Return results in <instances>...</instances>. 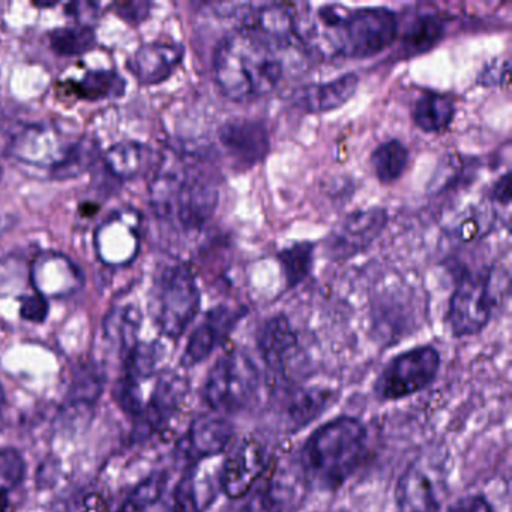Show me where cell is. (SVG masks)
<instances>
[{"label":"cell","instance_id":"obj_1","mask_svg":"<svg viewBox=\"0 0 512 512\" xmlns=\"http://www.w3.org/2000/svg\"><path fill=\"white\" fill-rule=\"evenodd\" d=\"M400 32L397 14L388 8L350 11L322 5L296 20V40L325 59H368L392 46Z\"/></svg>","mask_w":512,"mask_h":512},{"label":"cell","instance_id":"obj_2","mask_svg":"<svg viewBox=\"0 0 512 512\" xmlns=\"http://www.w3.org/2000/svg\"><path fill=\"white\" fill-rule=\"evenodd\" d=\"M284 70L281 46L248 26L227 34L212 56L215 83L233 103L271 94L284 79Z\"/></svg>","mask_w":512,"mask_h":512},{"label":"cell","instance_id":"obj_3","mask_svg":"<svg viewBox=\"0 0 512 512\" xmlns=\"http://www.w3.org/2000/svg\"><path fill=\"white\" fill-rule=\"evenodd\" d=\"M370 436L355 416H338L314 430L301 449V464L320 490L343 487L368 460Z\"/></svg>","mask_w":512,"mask_h":512},{"label":"cell","instance_id":"obj_4","mask_svg":"<svg viewBox=\"0 0 512 512\" xmlns=\"http://www.w3.org/2000/svg\"><path fill=\"white\" fill-rule=\"evenodd\" d=\"M202 305V293L193 269L185 263L166 266L155 278L151 314L161 334L178 340L194 322Z\"/></svg>","mask_w":512,"mask_h":512},{"label":"cell","instance_id":"obj_5","mask_svg":"<svg viewBox=\"0 0 512 512\" xmlns=\"http://www.w3.org/2000/svg\"><path fill=\"white\" fill-rule=\"evenodd\" d=\"M259 388V368L253 359L242 350H232L209 370L203 398L215 413L229 415L247 409L256 400Z\"/></svg>","mask_w":512,"mask_h":512},{"label":"cell","instance_id":"obj_6","mask_svg":"<svg viewBox=\"0 0 512 512\" xmlns=\"http://www.w3.org/2000/svg\"><path fill=\"white\" fill-rule=\"evenodd\" d=\"M218 202L220 190L214 173L199 157L188 154L167 221L178 224L185 232H197L214 217Z\"/></svg>","mask_w":512,"mask_h":512},{"label":"cell","instance_id":"obj_7","mask_svg":"<svg viewBox=\"0 0 512 512\" xmlns=\"http://www.w3.org/2000/svg\"><path fill=\"white\" fill-rule=\"evenodd\" d=\"M494 269L466 272L449 299L448 323L457 338L479 334L490 322L496 307Z\"/></svg>","mask_w":512,"mask_h":512},{"label":"cell","instance_id":"obj_8","mask_svg":"<svg viewBox=\"0 0 512 512\" xmlns=\"http://www.w3.org/2000/svg\"><path fill=\"white\" fill-rule=\"evenodd\" d=\"M440 353L433 346H419L392 358L374 383L379 401H398L427 389L440 370Z\"/></svg>","mask_w":512,"mask_h":512},{"label":"cell","instance_id":"obj_9","mask_svg":"<svg viewBox=\"0 0 512 512\" xmlns=\"http://www.w3.org/2000/svg\"><path fill=\"white\" fill-rule=\"evenodd\" d=\"M79 137H71L59 125L32 124L16 134L8 145V151L16 160L50 172L67 160Z\"/></svg>","mask_w":512,"mask_h":512},{"label":"cell","instance_id":"obj_10","mask_svg":"<svg viewBox=\"0 0 512 512\" xmlns=\"http://www.w3.org/2000/svg\"><path fill=\"white\" fill-rule=\"evenodd\" d=\"M386 224L388 212L379 206L353 211L344 217L326 239V256L340 262L364 253L380 238Z\"/></svg>","mask_w":512,"mask_h":512},{"label":"cell","instance_id":"obj_11","mask_svg":"<svg viewBox=\"0 0 512 512\" xmlns=\"http://www.w3.org/2000/svg\"><path fill=\"white\" fill-rule=\"evenodd\" d=\"M265 446L253 437H244L233 445L220 469L221 491L229 499L241 500L268 470Z\"/></svg>","mask_w":512,"mask_h":512},{"label":"cell","instance_id":"obj_12","mask_svg":"<svg viewBox=\"0 0 512 512\" xmlns=\"http://www.w3.org/2000/svg\"><path fill=\"white\" fill-rule=\"evenodd\" d=\"M218 140L236 169H253L271 151V134L259 119L236 118L224 122L218 130Z\"/></svg>","mask_w":512,"mask_h":512},{"label":"cell","instance_id":"obj_13","mask_svg":"<svg viewBox=\"0 0 512 512\" xmlns=\"http://www.w3.org/2000/svg\"><path fill=\"white\" fill-rule=\"evenodd\" d=\"M244 316V308H232L227 305H218L209 310L205 319L191 334L181 364L184 367H194L206 361L218 347L226 343Z\"/></svg>","mask_w":512,"mask_h":512},{"label":"cell","instance_id":"obj_14","mask_svg":"<svg viewBox=\"0 0 512 512\" xmlns=\"http://www.w3.org/2000/svg\"><path fill=\"white\" fill-rule=\"evenodd\" d=\"M140 217L136 211H121L107 218L97 232L98 256L107 265L133 262L139 251Z\"/></svg>","mask_w":512,"mask_h":512},{"label":"cell","instance_id":"obj_15","mask_svg":"<svg viewBox=\"0 0 512 512\" xmlns=\"http://www.w3.org/2000/svg\"><path fill=\"white\" fill-rule=\"evenodd\" d=\"M440 475H433L427 461L415 460L395 487L397 512H439L442 506Z\"/></svg>","mask_w":512,"mask_h":512},{"label":"cell","instance_id":"obj_16","mask_svg":"<svg viewBox=\"0 0 512 512\" xmlns=\"http://www.w3.org/2000/svg\"><path fill=\"white\" fill-rule=\"evenodd\" d=\"M29 281L44 298H64L82 289L85 277L79 266L62 253L40 254L29 268Z\"/></svg>","mask_w":512,"mask_h":512},{"label":"cell","instance_id":"obj_17","mask_svg":"<svg viewBox=\"0 0 512 512\" xmlns=\"http://www.w3.org/2000/svg\"><path fill=\"white\" fill-rule=\"evenodd\" d=\"M184 58L185 47L182 44L155 41L140 47L127 65L140 85L155 86L170 79Z\"/></svg>","mask_w":512,"mask_h":512},{"label":"cell","instance_id":"obj_18","mask_svg":"<svg viewBox=\"0 0 512 512\" xmlns=\"http://www.w3.org/2000/svg\"><path fill=\"white\" fill-rule=\"evenodd\" d=\"M188 386L184 377L176 373H166L160 377L155 386L154 394L149 400L148 406L143 410L137 422L136 437L145 439L151 436L155 431L164 428L169 424L172 416L178 412L182 401L187 395Z\"/></svg>","mask_w":512,"mask_h":512},{"label":"cell","instance_id":"obj_19","mask_svg":"<svg viewBox=\"0 0 512 512\" xmlns=\"http://www.w3.org/2000/svg\"><path fill=\"white\" fill-rule=\"evenodd\" d=\"M358 86V74L347 73L329 82L301 86L293 91L290 100L296 109L310 115H319L340 109L349 103L358 91Z\"/></svg>","mask_w":512,"mask_h":512},{"label":"cell","instance_id":"obj_20","mask_svg":"<svg viewBox=\"0 0 512 512\" xmlns=\"http://www.w3.org/2000/svg\"><path fill=\"white\" fill-rule=\"evenodd\" d=\"M235 439V425L224 415H200L191 422L185 443L191 460L202 461L226 452Z\"/></svg>","mask_w":512,"mask_h":512},{"label":"cell","instance_id":"obj_21","mask_svg":"<svg viewBox=\"0 0 512 512\" xmlns=\"http://www.w3.org/2000/svg\"><path fill=\"white\" fill-rule=\"evenodd\" d=\"M256 341L269 370L284 374L298 347V337L289 319L283 314L269 317L259 326Z\"/></svg>","mask_w":512,"mask_h":512},{"label":"cell","instance_id":"obj_22","mask_svg":"<svg viewBox=\"0 0 512 512\" xmlns=\"http://www.w3.org/2000/svg\"><path fill=\"white\" fill-rule=\"evenodd\" d=\"M220 487V470L211 473L193 467L176 485L173 494V511L203 512L209 508Z\"/></svg>","mask_w":512,"mask_h":512},{"label":"cell","instance_id":"obj_23","mask_svg":"<svg viewBox=\"0 0 512 512\" xmlns=\"http://www.w3.org/2000/svg\"><path fill=\"white\" fill-rule=\"evenodd\" d=\"M412 116L416 127L424 133H443L454 121V100L440 92H424L416 98Z\"/></svg>","mask_w":512,"mask_h":512},{"label":"cell","instance_id":"obj_24","mask_svg":"<svg viewBox=\"0 0 512 512\" xmlns=\"http://www.w3.org/2000/svg\"><path fill=\"white\" fill-rule=\"evenodd\" d=\"M149 160V148L139 142H122L104 155L107 170L119 181H130L142 175Z\"/></svg>","mask_w":512,"mask_h":512},{"label":"cell","instance_id":"obj_25","mask_svg":"<svg viewBox=\"0 0 512 512\" xmlns=\"http://www.w3.org/2000/svg\"><path fill=\"white\" fill-rule=\"evenodd\" d=\"M142 325V313L134 305L115 308L104 320V332L113 343L119 344L127 355L139 343V331Z\"/></svg>","mask_w":512,"mask_h":512},{"label":"cell","instance_id":"obj_26","mask_svg":"<svg viewBox=\"0 0 512 512\" xmlns=\"http://www.w3.org/2000/svg\"><path fill=\"white\" fill-rule=\"evenodd\" d=\"M409 149L400 140L382 143L371 154V166L382 184H394L406 172L409 164Z\"/></svg>","mask_w":512,"mask_h":512},{"label":"cell","instance_id":"obj_27","mask_svg":"<svg viewBox=\"0 0 512 512\" xmlns=\"http://www.w3.org/2000/svg\"><path fill=\"white\" fill-rule=\"evenodd\" d=\"M124 77L116 71H88L82 80L74 83L73 92L86 101L112 100L125 94Z\"/></svg>","mask_w":512,"mask_h":512},{"label":"cell","instance_id":"obj_28","mask_svg":"<svg viewBox=\"0 0 512 512\" xmlns=\"http://www.w3.org/2000/svg\"><path fill=\"white\" fill-rule=\"evenodd\" d=\"M104 374L95 364H85L77 368L67 395L70 409H82L97 403L103 394Z\"/></svg>","mask_w":512,"mask_h":512},{"label":"cell","instance_id":"obj_29","mask_svg":"<svg viewBox=\"0 0 512 512\" xmlns=\"http://www.w3.org/2000/svg\"><path fill=\"white\" fill-rule=\"evenodd\" d=\"M314 248L313 242H296L278 253V262L286 278L287 289L298 287L310 277L313 269Z\"/></svg>","mask_w":512,"mask_h":512},{"label":"cell","instance_id":"obj_30","mask_svg":"<svg viewBox=\"0 0 512 512\" xmlns=\"http://www.w3.org/2000/svg\"><path fill=\"white\" fill-rule=\"evenodd\" d=\"M478 166L475 158L463 157V155H448L443 158L442 163L437 167L431 178L428 191L431 194H440L449 188L463 185L464 182L473 178V172Z\"/></svg>","mask_w":512,"mask_h":512},{"label":"cell","instance_id":"obj_31","mask_svg":"<svg viewBox=\"0 0 512 512\" xmlns=\"http://www.w3.org/2000/svg\"><path fill=\"white\" fill-rule=\"evenodd\" d=\"M98 157H100V148H98L97 142L91 137H79L68 154L67 160L50 172V176L56 181L79 178L94 166Z\"/></svg>","mask_w":512,"mask_h":512},{"label":"cell","instance_id":"obj_32","mask_svg":"<svg viewBox=\"0 0 512 512\" xmlns=\"http://www.w3.org/2000/svg\"><path fill=\"white\" fill-rule=\"evenodd\" d=\"M49 43L53 52L65 58L85 55L94 49L97 40L92 28L86 26H73V28H59L49 34Z\"/></svg>","mask_w":512,"mask_h":512},{"label":"cell","instance_id":"obj_33","mask_svg":"<svg viewBox=\"0 0 512 512\" xmlns=\"http://www.w3.org/2000/svg\"><path fill=\"white\" fill-rule=\"evenodd\" d=\"M445 34V23L436 14H424L416 17L415 22L407 28L403 44L412 53L425 52L439 43Z\"/></svg>","mask_w":512,"mask_h":512},{"label":"cell","instance_id":"obj_34","mask_svg":"<svg viewBox=\"0 0 512 512\" xmlns=\"http://www.w3.org/2000/svg\"><path fill=\"white\" fill-rule=\"evenodd\" d=\"M167 482L166 472L152 473L134 488L119 512H145L163 497Z\"/></svg>","mask_w":512,"mask_h":512},{"label":"cell","instance_id":"obj_35","mask_svg":"<svg viewBox=\"0 0 512 512\" xmlns=\"http://www.w3.org/2000/svg\"><path fill=\"white\" fill-rule=\"evenodd\" d=\"M161 346L158 343H137L127 353V370L134 379H146L152 376L160 364Z\"/></svg>","mask_w":512,"mask_h":512},{"label":"cell","instance_id":"obj_36","mask_svg":"<svg viewBox=\"0 0 512 512\" xmlns=\"http://www.w3.org/2000/svg\"><path fill=\"white\" fill-rule=\"evenodd\" d=\"M26 475V461L16 449H0V491L16 490Z\"/></svg>","mask_w":512,"mask_h":512},{"label":"cell","instance_id":"obj_37","mask_svg":"<svg viewBox=\"0 0 512 512\" xmlns=\"http://www.w3.org/2000/svg\"><path fill=\"white\" fill-rule=\"evenodd\" d=\"M113 394H115L116 403H118L119 407H121L124 412H127L128 415L137 416V418L142 415L145 406H143L139 380L127 374V376L118 380Z\"/></svg>","mask_w":512,"mask_h":512},{"label":"cell","instance_id":"obj_38","mask_svg":"<svg viewBox=\"0 0 512 512\" xmlns=\"http://www.w3.org/2000/svg\"><path fill=\"white\" fill-rule=\"evenodd\" d=\"M26 278H29V269H26L25 263L19 257L10 256L0 259V296L19 289Z\"/></svg>","mask_w":512,"mask_h":512},{"label":"cell","instance_id":"obj_39","mask_svg":"<svg viewBox=\"0 0 512 512\" xmlns=\"http://www.w3.org/2000/svg\"><path fill=\"white\" fill-rule=\"evenodd\" d=\"M20 316L26 322L43 323L49 316V301L38 293L26 296L20 304Z\"/></svg>","mask_w":512,"mask_h":512},{"label":"cell","instance_id":"obj_40","mask_svg":"<svg viewBox=\"0 0 512 512\" xmlns=\"http://www.w3.org/2000/svg\"><path fill=\"white\" fill-rule=\"evenodd\" d=\"M509 77V61L508 59H496V61L488 62L481 73H479L478 85L481 86H502L508 83Z\"/></svg>","mask_w":512,"mask_h":512},{"label":"cell","instance_id":"obj_41","mask_svg":"<svg viewBox=\"0 0 512 512\" xmlns=\"http://www.w3.org/2000/svg\"><path fill=\"white\" fill-rule=\"evenodd\" d=\"M116 13L130 25H139L149 16L151 4L148 2H119L115 5Z\"/></svg>","mask_w":512,"mask_h":512},{"label":"cell","instance_id":"obj_42","mask_svg":"<svg viewBox=\"0 0 512 512\" xmlns=\"http://www.w3.org/2000/svg\"><path fill=\"white\" fill-rule=\"evenodd\" d=\"M100 7L92 2H77V4L67 5V14L73 16L77 26H86L92 28L91 23L98 17Z\"/></svg>","mask_w":512,"mask_h":512},{"label":"cell","instance_id":"obj_43","mask_svg":"<svg viewBox=\"0 0 512 512\" xmlns=\"http://www.w3.org/2000/svg\"><path fill=\"white\" fill-rule=\"evenodd\" d=\"M448 512H494L484 496L473 494V496L461 497L457 502L449 506Z\"/></svg>","mask_w":512,"mask_h":512},{"label":"cell","instance_id":"obj_44","mask_svg":"<svg viewBox=\"0 0 512 512\" xmlns=\"http://www.w3.org/2000/svg\"><path fill=\"white\" fill-rule=\"evenodd\" d=\"M511 181H509V172H506L496 184L493 185L491 190V199L499 202L500 205L508 206L511 202V187H509Z\"/></svg>","mask_w":512,"mask_h":512},{"label":"cell","instance_id":"obj_45","mask_svg":"<svg viewBox=\"0 0 512 512\" xmlns=\"http://www.w3.org/2000/svg\"><path fill=\"white\" fill-rule=\"evenodd\" d=\"M83 512H109V508H107V503L104 502L103 497L92 494L85 500Z\"/></svg>","mask_w":512,"mask_h":512},{"label":"cell","instance_id":"obj_46","mask_svg":"<svg viewBox=\"0 0 512 512\" xmlns=\"http://www.w3.org/2000/svg\"><path fill=\"white\" fill-rule=\"evenodd\" d=\"M14 224H16V217H14L13 214L0 211V235L10 232V230L13 229Z\"/></svg>","mask_w":512,"mask_h":512},{"label":"cell","instance_id":"obj_47","mask_svg":"<svg viewBox=\"0 0 512 512\" xmlns=\"http://www.w3.org/2000/svg\"><path fill=\"white\" fill-rule=\"evenodd\" d=\"M8 505V493L0 491V512H4Z\"/></svg>","mask_w":512,"mask_h":512},{"label":"cell","instance_id":"obj_48","mask_svg":"<svg viewBox=\"0 0 512 512\" xmlns=\"http://www.w3.org/2000/svg\"><path fill=\"white\" fill-rule=\"evenodd\" d=\"M5 403V394H4V388H2V385H0V406Z\"/></svg>","mask_w":512,"mask_h":512},{"label":"cell","instance_id":"obj_49","mask_svg":"<svg viewBox=\"0 0 512 512\" xmlns=\"http://www.w3.org/2000/svg\"><path fill=\"white\" fill-rule=\"evenodd\" d=\"M0 175H2V167H0Z\"/></svg>","mask_w":512,"mask_h":512}]
</instances>
